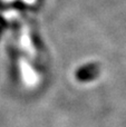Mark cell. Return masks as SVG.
<instances>
[{
  "label": "cell",
  "instance_id": "1",
  "mask_svg": "<svg viewBox=\"0 0 126 127\" xmlns=\"http://www.w3.org/2000/svg\"><path fill=\"white\" fill-rule=\"evenodd\" d=\"M19 67H20V71H21V76L25 84L28 86H35L38 83V75L31 68V66L25 59H20Z\"/></svg>",
  "mask_w": 126,
  "mask_h": 127
},
{
  "label": "cell",
  "instance_id": "2",
  "mask_svg": "<svg viewBox=\"0 0 126 127\" xmlns=\"http://www.w3.org/2000/svg\"><path fill=\"white\" fill-rule=\"evenodd\" d=\"M20 46H21V48L24 49L30 57H35L36 56L35 47H33L32 41H31L29 29L27 26H24L21 29V33H20Z\"/></svg>",
  "mask_w": 126,
  "mask_h": 127
},
{
  "label": "cell",
  "instance_id": "3",
  "mask_svg": "<svg viewBox=\"0 0 126 127\" xmlns=\"http://www.w3.org/2000/svg\"><path fill=\"white\" fill-rule=\"evenodd\" d=\"M96 74H97V70H96L95 66L91 65V66H87V67L80 69L77 72V78L79 80H88V79L95 77Z\"/></svg>",
  "mask_w": 126,
  "mask_h": 127
},
{
  "label": "cell",
  "instance_id": "4",
  "mask_svg": "<svg viewBox=\"0 0 126 127\" xmlns=\"http://www.w3.org/2000/svg\"><path fill=\"white\" fill-rule=\"evenodd\" d=\"M3 17L6 18L7 20H12V19H15V18L19 17V13L16 10H8L3 13Z\"/></svg>",
  "mask_w": 126,
  "mask_h": 127
},
{
  "label": "cell",
  "instance_id": "5",
  "mask_svg": "<svg viewBox=\"0 0 126 127\" xmlns=\"http://www.w3.org/2000/svg\"><path fill=\"white\" fill-rule=\"evenodd\" d=\"M22 1L25 2V3H28V4H32V3H35L37 0H22Z\"/></svg>",
  "mask_w": 126,
  "mask_h": 127
},
{
  "label": "cell",
  "instance_id": "6",
  "mask_svg": "<svg viewBox=\"0 0 126 127\" xmlns=\"http://www.w3.org/2000/svg\"><path fill=\"white\" fill-rule=\"evenodd\" d=\"M4 1H13V0H4Z\"/></svg>",
  "mask_w": 126,
  "mask_h": 127
}]
</instances>
